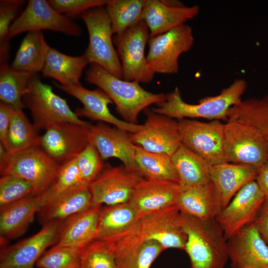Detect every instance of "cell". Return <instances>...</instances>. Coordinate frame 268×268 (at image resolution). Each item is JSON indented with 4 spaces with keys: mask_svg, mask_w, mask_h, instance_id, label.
Instances as JSON below:
<instances>
[{
    "mask_svg": "<svg viewBox=\"0 0 268 268\" xmlns=\"http://www.w3.org/2000/svg\"><path fill=\"white\" fill-rule=\"evenodd\" d=\"M49 47L42 31L29 32L10 66L15 70L32 74L42 72Z\"/></svg>",
    "mask_w": 268,
    "mask_h": 268,
    "instance_id": "obj_32",
    "label": "cell"
},
{
    "mask_svg": "<svg viewBox=\"0 0 268 268\" xmlns=\"http://www.w3.org/2000/svg\"><path fill=\"white\" fill-rule=\"evenodd\" d=\"M108 1L109 0H48L56 10L69 18L81 15L89 9L105 5Z\"/></svg>",
    "mask_w": 268,
    "mask_h": 268,
    "instance_id": "obj_44",
    "label": "cell"
},
{
    "mask_svg": "<svg viewBox=\"0 0 268 268\" xmlns=\"http://www.w3.org/2000/svg\"><path fill=\"white\" fill-rule=\"evenodd\" d=\"M101 205L92 206L65 220L57 244L82 249L95 240Z\"/></svg>",
    "mask_w": 268,
    "mask_h": 268,
    "instance_id": "obj_28",
    "label": "cell"
},
{
    "mask_svg": "<svg viewBox=\"0 0 268 268\" xmlns=\"http://www.w3.org/2000/svg\"><path fill=\"white\" fill-rule=\"evenodd\" d=\"M171 159L178 175L181 191L211 181L212 165L184 144H180Z\"/></svg>",
    "mask_w": 268,
    "mask_h": 268,
    "instance_id": "obj_29",
    "label": "cell"
},
{
    "mask_svg": "<svg viewBox=\"0 0 268 268\" xmlns=\"http://www.w3.org/2000/svg\"><path fill=\"white\" fill-rule=\"evenodd\" d=\"M78 185H86L82 182L75 158L61 166L54 182L44 193L40 195L41 207L58 195Z\"/></svg>",
    "mask_w": 268,
    "mask_h": 268,
    "instance_id": "obj_39",
    "label": "cell"
},
{
    "mask_svg": "<svg viewBox=\"0 0 268 268\" xmlns=\"http://www.w3.org/2000/svg\"><path fill=\"white\" fill-rule=\"evenodd\" d=\"M178 122L182 143L211 165L226 162L223 147L224 124L219 120L205 123L187 119Z\"/></svg>",
    "mask_w": 268,
    "mask_h": 268,
    "instance_id": "obj_11",
    "label": "cell"
},
{
    "mask_svg": "<svg viewBox=\"0 0 268 268\" xmlns=\"http://www.w3.org/2000/svg\"><path fill=\"white\" fill-rule=\"evenodd\" d=\"M23 0H0V61L6 63L9 58L10 45L7 39L11 22Z\"/></svg>",
    "mask_w": 268,
    "mask_h": 268,
    "instance_id": "obj_43",
    "label": "cell"
},
{
    "mask_svg": "<svg viewBox=\"0 0 268 268\" xmlns=\"http://www.w3.org/2000/svg\"><path fill=\"white\" fill-rule=\"evenodd\" d=\"M22 110L13 109L11 113L7 149L11 154L39 147L41 135Z\"/></svg>",
    "mask_w": 268,
    "mask_h": 268,
    "instance_id": "obj_35",
    "label": "cell"
},
{
    "mask_svg": "<svg viewBox=\"0 0 268 268\" xmlns=\"http://www.w3.org/2000/svg\"><path fill=\"white\" fill-rule=\"evenodd\" d=\"M70 122L54 124L41 135L39 147L60 165L76 158L89 143V127Z\"/></svg>",
    "mask_w": 268,
    "mask_h": 268,
    "instance_id": "obj_13",
    "label": "cell"
},
{
    "mask_svg": "<svg viewBox=\"0 0 268 268\" xmlns=\"http://www.w3.org/2000/svg\"><path fill=\"white\" fill-rule=\"evenodd\" d=\"M120 268H150L164 251L157 242L142 240L137 233L126 234L110 243Z\"/></svg>",
    "mask_w": 268,
    "mask_h": 268,
    "instance_id": "obj_23",
    "label": "cell"
},
{
    "mask_svg": "<svg viewBox=\"0 0 268 268\" xmlns=\"http://www.w3.org/2000/svg\"><path fill=\"white\" fill-rule=\"evenodd\" d=\"M176 204L181 212L201 219H215L222 209L211 181L181 191Z\"/></svg>",
    "mask_w": 268,
    "mask_h": 268,
    "instance_id": "obj_27",
    "label": "cell"
},
{
    "mask_svg": "<svg viewBox=\"0 0 268 268\" xmlns=\"http://www.w3.org/2000/svg\"><path fill=\"white\" fill-rule=\"evenodd\" d=\"M187 235L185 251L191 268H224L228 260L227 241L215 219H201L182 212Z\"/></svg>",
    "mask_w": 268,
    "mask_h": 268,
    "instance_id": "obj_1",
    "label": "cell"
},
{
    "mask_svg": "<svg viewBox=\"0 0 268 268\" xmlns=\"http://www.w3.org/2000/svg\"><path fill=\"white\" fill-rule=\"evenodd\" d=\"M265 200L256 180L250 181L237 192L215 218L226 240L255 221Z\"/></svg>",
    "mask_w": 268,
    "mask_h": 268,
    "instance_id": "obj_14",
    "label": "cell"
},
{
    "mask_svg": "<svg viewBox=\"0 0 268 268\" xmlns=\"http://www.w3.org/2000/svg\"><path fill=\"white\" fill-rule=\"evenodd\" d=\"M223 147L226 162L259 168L268 161V141L257 129L242 122L226 121Z\"/></svg>",
    "mask_w": 268,
    "mask_h": 268,
    "instance_id": "obj_7",
    "label": "cell"
},
{
    "mask_svg": "<svg viewBox=\"0 0 268 268\" xmlns=\"http://www.w3.org/2000/svg\"><path fill=\"white\" fill-rule=\"evenodd\" d=\"M33 74L15 70L7 63L0 64V102L14 109H23L25 106L22 98Z\"/></svg>",
    "mask_w": 268,
    "mask_h": 268,
    "instance_id": "obj_34",
    "label": "cell"
},
{
    "mask_svg": "<svg viewBox=\"0 0 268 268\" xmlns=\"http://www.w3.org/2000/svg\"><path fill=\"white\" fill-rule=\"evenodd\" d=\"M144 178L123 164L105 166L100 174L89 185L92 206L112 205L128 202L138 184Z\"/></svg>",
    "mask_w": 268,
    "mask_h": 268,
    "instance_id": "obj_16",
    "label": "cell"
},
{
    "mask_svg": "<svg viewBox=\"0 0 268 268\" xmlns=\"http://www.w3.org/2000/svg\"><path fill=\"white\" fill-rule=\"evenodd\" d=\"M138 233L143 240L157 242L164 250H185L187 235L181 212L176 204L145 214L139 218Z\"/></svg>",
    "mask_w": 268,
    "mask_h": 268,
    "instance_id": "obj_12",
    "label": "cell"
},
{
    "mask_svg": "<svg viewBox=\"0 0 268 268\" xmlns=\"http://www.w3.org/2000/svg\"><path fill=\"white\" fill-rule=\"evenodd\" d=\"M80 268H120L106 241L94 240L82 249Z\"/></svg>",
    "mask_w": 268,
    "mask_h": 268,
    "instance_id": "obj_40",
    "label": "cell"
},
{
    "mask_svg": "<svg viewBox=\"0 0 268 268\" xmlns=\"http://www.w3.org/2000/svg\"><path fill=\"white\" fill-rule=\"evenodd\" d=\"M194 43L192 29L185 24L163 34L150 37L146 57L149 67L154 73H178L179 57L189 51Z\"/></svg>",
    "mask_w": 268,
    "mask_h": 268,
    "instance_id": "obj_9",
    "label": "cell"
},
{
    "mask_svg": "<svg viewBox=\"0 0 268 268\" xmlns=\"http://www.w3.org/2000/svg\"><path fill=\"white\" fill-rule=\"evenodd\" d=\"M247 87V83L244 79H236L218 95L201 98L197 104L185 102L178 87H176L172 92L165 94L164 101L156 104L157 107L152 108L151 110L178 120L186 118H202L226 122L229 110L240 102Z\"/></svg>",
    "mask_w": 268,
    "mask_h": 268,
    "instance_id": "obj_2",
    "label": "cell"
},
{
    "mask_svg": "<svg viewBox=\"0 0 268 268\" xmlns=\"http://www.w3.org/2000/svg\"><path fill=\"white\" fill-rule=\"evenodd\" d=\"M22 101L25 107L30 111L33 125L38 130H46L61 122L85 126L91 124L79 119L67 101L55 93L51 86L43 83L37 73L32 75Z\"/></svg>",
    "mask_w": 268,
    "mask_h": 268,
    "instance_id": "obj_5",
    "label": "cell"
},
{
    "mask_svg": "<svg viewBox=\"0 0 268 268\" xmlns=\"http://www.w3.org/2000/svg\"><path fill=\"white\" fill-rule=\"evenodd\" d=\"M146 0H109L105 5L113 34L120 36L141 21Z\"/></svg>",
    "mask_w": 268,
    "mask_h": 268,
    "instance_id": "obj_37",
    "label": "cell"
},
{
    "mask_svg": "<svg viewBox=\"0 0 268 268\" xmlns=\"http://www.w3.org/2000/svg\"><path fill=\"white\" fill-rule=\"evenodd\" d=\"M139 219L129 202L101 207L95 240H113L131 229Z\"/></svg>",
    "mask_w": 268,
    "mask_h": 268,
    "instance_id": "obj_30",
    "label": "cell"
},
{
    "mask_svg": "<svg viewBox=\"0 0 268 268\" xmlns=\"http://www.w3.org/2000/svg\"><path fill=\"white\" fill-rule=\"evenodd\" d=\"M62 165L39 147L11 154L0 143L1 176L14 175L30 182L34 196L44 193L56 179Z\"/></svg>",
    "mask_w": 268,
    "mask_h": 268,
    "instance_id": "obj_4",
    "label": "cell"
},
{
    "mask_svg": "<svg viewBox=\"0 0 268 268\" xmlns=\"http://www.w3.org/2000/svg\"><path fill=\"white\" fill-rule=\"evenodd\" d=\"M89 64L84 55L73 57L49 47L46 55L43 76L56 79L62 85L78 84L85 67Z\"/></svg>",
    "mask_w": 268,
    "mask_h": 268,
    "instance_id": "obj_31",
    "label": "cell"
},
{
    "mask_svg": "<svg viewBox=\"0 0 268 268\" xmlns=\"http://www.w3.org/2000/svg\"><path fill=\"white\" fill-rule=\"evenodd\" d=\"M181 192L179 183L143 179L128 202L139 218L175 204Z\"/></svg>",
    "mask_w": 268,
    "mask_h": 268,
    "instance_id": "obj_22",
    "label": "cell"
},
{
    "mask_svg": "<svg viewBox=\"0 0 268 268\" xmlns=\"http://www.w3.org/2000/svg\"><path fill=\"white\" fill-rule=\"evenodd\" d=\"M85 79L104 91L115 104L117 111L124 121L132 124H137L138 116L141 111L165 99V94L163 93L148 92L138 82L118 78L94 64H90Z\"/></svg>",
    "mask_w": 268,
    "mask_h": 268,
    "instance_id": "obj_3",
    "label": "cell"
},
{
    "mask_svg": "<svg viewBox=\"0 0 268 268\" xmlns=\"http://www.w3.org/2000/svg\"><path fill=\"white\" fill-rule=\"evenodd\" d=\"M63 221L47 223L32 236L3 247L0 251V268H33L46 250L58 243Z\"/></svg>",
    "mask_w": 268,
    "mask_h": 268,
    "instance_id": "obj_17",
    "label": "cell"
},
{
    "mask_svg": "<svg viewBox=\"0 0 268 268\" xmlns=\"http://www.w3.org/2000/svg\"><path fill=\"white\" fill-rule=\"evenodd\" d=\"M259 171L254 166L229 162L211 166L210 181L218 192L222 209L242 187L256 180Z\"/></svg>",
    "mask_w": 268,
    "mask_h": 268,
    "instance_id": "obj_24",
    "label": "cell"
},
{
    "mask_svg": "<svg viewBox=\"0 0 268 268\" xmlns=\"http://www.w3.org/2000/svg\"><path fill=\"white\" fill-rule=\"evenodd\" d=\"M88 32L89 44L83 54L90 64H96L122 79L121 62L114 48L111 21L103 6L89 9L80 15Z\"/></svg>",
    "mask_w": 268,
    "mask_h": 268,
    "instance_id": "obj_6",
    "label": "cell"
},
{
    "mask_svg": "<svg viewBox=\"0 0 268 268\" xmlns=\"http://www.w3.org/2000/svg\"><path fill=\"white\" fill-rule=\"evenodd\" d=\"M33 186L19 177L5 175L0 178V207L34 196Z\"/></svg>",
    "mask_w": 268,
    "mask_h": 268,
    "instance_id": "obj_41",
    "label": "cell"
},
{
    "mask_svg": "<svg viewBox=\"0 0 268 268\" xmlns=\"http://www.w3.org/2000/svg\"><path fill=\"white\" fill-rule=\"evenodd\" d=\"M256 181L265 195L266 200H268V161L259 168Z\"/></svg>",
    "mask_w": 268,
    "mask_h": 268,
    "instance_id": "obj_47",
    "label": "cell"
},
{
    "mask_svg": "<svg viewBox=\"0 0 268 268\" xmlns=\"http://www.w3.org/2000/svg\"><path fill=\"white\" fill-rule=\"evenodd\" d=\"M255 222L262 237L268 244V200L264 201Z\"/></svg>",
    "mask_w": 268,
    "mask_h": 268,
    "instance_id": "obj_46",
    "label": "cell"
},
{
    "mask_svg": "<svg viewBox=\"0 0 268 268\" xmlns=\"http://www.w3.org/2000/svg\"><path fill=\"white\" fill-rule=\"evenodd\" d=\"M144 113L146 119L142 128L129 133L132 142L147 151L172 156L181 143L178 121L147 108Z\"/></svg>",
    "mask_w": 268,
    "mask_h": 268,
    "instance_id": "obj_15",
    "label": "cell"
},
{
    "mask_svg": "<svg viewBox=\"0 0 268 268\" xmlns=\"http://www.w3.org/2000/svg\"><path fill=\"white\" fill-rule=\"evenodd\" d=\"M53 84L60 90L76 98L82 104V108H77L74 111L78 117H86L93 121L106 122L130 133H135L142 128V125L130 124L114 116L108 108L109 104H113V102L99 88L89 90L82 86L80 83L62 85L54 81Z\"/></svg>",
    "mask_w": 268,
    "mask_h": 268,
    "instance_id": "obj_18",
    "label": "cell"
},
{
    "mask_svg": "<svg viewBox=\"0 0 268 268\" xmlns=\"http://www.w3.org/2000/svg\"><path fill=\"white\" fill-rule=\"evenodd\" d=\"M129 133L99 122L89 127V143L96 148L103 160L118 158L128 169L139 174L135 159V145Z\"/></svg>",
    "mask_w": 268,
    "mask_h": 268,
    "instance_id": "obj_19",
    "label": "cell"
},
{
    "mask_svg": "<svg viewBox=\"0 0 268 268\" xmlns=\"http://www.w3.org/2000/svg\"><path fill=\"white\" fill-rule=\"evenodd\" d=\"M103 160L96 148L91 143L76 157L83 184L89 186L100 174L105 167Z\"/></svg>",
    "mask_w": 268,
    "mask_h": 268,
    "instance_id": "obj_42",
    "label": "cell"
},
{
    "mask_svg": "<svg viewBox=\"0 0 268 268\" xmlns=\"http://www.w3.org/2000/svg\"><path fill=\"white\" fill-rule=\"evenodd\" d=\"M92 196L86 185H78L65 191L44 205L38 211L43 225L54 220L64 221L92 206Z\"/></svg>",
    "mask_w": 268,
    "mask_h": 268,
    "instance_id": "obj_26",
    "label": "cell"
},
{
    "mask_svg": "<svg viewBox=\"0 0 268 268\" xmlns=\"http://www.w3.org/2000/svg\"><path fill=\"white\" fill-rule=\"evenodd\" d=\"M228 120L248 124L257 129L268 141V95L241 100L231 108Z\"/></svg>",
    "mask_w": 268,
    "mask_h": 268,
    "instance_id": "obj_36",
    "label": "cell"
},
{
    "mask_svg": "<svg viewBox=\"0 0 268 268\" xmlns=\"http://www.w3.org/2000/svg\"><path fill=\"white\" fill-rule=\"evenodd\" d=\"M82 249L56 244L36 263L38 268H80Z\"/></svg>",
    "mask_w": 268,
    "mask_h": 268,
    "instance_id": "obj_38",
    "label": "cell"
},
{
    "mask_svg": "<svg viewBox=\"0 0 268 268\" xmlns=\"http://www.w3.org/2000/svg\"><path fill=\"white\" fill-rule=\"evenodd\" d=\"M200 9L197 5L187 6L177 1L146 0L141 19L149 29L150 37H154L185 24Z\"/></svg>",
    "mask_w": 268,
    "mask_h": 268,
    "instance_id": "obj_21",
    "label": "cell"
},
{
    "mask_svg": "<svg viewBox=\"0 0 268 268\" xmlns=\"http://www.w3.org/2000/svg\"><path fill=\"white\" fill-rule=\"evenodd\" d=\"M149 38V29L142 20L114 36L113 41L121 61L123 80L147 83L153 79L155 73L149 67L144 54Z\"/></svg>",
    "mask_w": 268,
    "mask_h": 268,
    "instance_id": "obj_8",
    "label": "cell"
},
{
    "mask_svg": "<svg viewBox=\"0 0 268 268\" xmlns=\"http://www.w3.org/2000/svg\"><path fill=\"white\" fill-rule=\"evenodd\" d=\"M13 108L0 102V143L7 150L8 136L11 115Z\"/></svg>",
    "mask_w": 268,
    "mask_h": 268,
    "instance_id": "obj_45",
    "label": "cell"
},
{
    "mask_svg": "<svg viewBox=\"0 0 268 268\" xmlns=\"http://www.w3.org/2000/svg\"><path fill=\"white\" fill-rule=\"evenodd\" d=\"M135 159L139 174L144 179L179 183V177L171 156L150 152L135 145Z\"/></svg>",
    "mask_w": 268,
    "mask_h": 268,
    "instance_id": "obj_33",
    "label": "cell"
},
{
    "mask_svg": "<svg viewBox=\"0 0 268 268\" xmlns=\"http://www.w3.org/2000/svg\"><path fill=\"white\" fill-rule=\"evenodd\" d=\"M40 195L31 196L0 207V236L2 244L22 235L41 207Z\"/></svg>",
    "mask_w": 268,
    "mask_h": 268,
    "instance_id": "obj_25",
    "label": "cell"
},
{
    "mask_svg": "<svg viewBox=\"0 0 268 268\" xmlns=\"http://www.w3.org/2000/svg\"><path fill=\"white\" fill-rule=\"evenodd\" d=\"M48 30L78 37L81 27L70 18L56 10L45 0H30L20 16L12 23L7 39L25 32Z\"/></svg>",
    "mask_w": 268,
    "mask_h": 268,
    "instance_id": "obj_10",
    "label": "cell"
},
{
    "mask_svg": "<svg viewBox=\"0 0 268 268\" xmlns=\"http://www.w3.org/2000/svg\"><path fill=\"white\" fill-rule=\"evenodd\" d=\"M227 241L232 268H268V246L255 222L242 228Z\"/></svg>",
    "mask_w": 268,
    "mask_h": 268,
    "instance_id": "obj_20",
    "label": "cell"
}]
</instances>
